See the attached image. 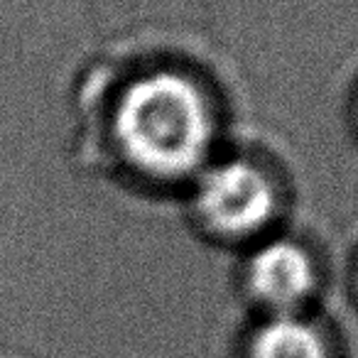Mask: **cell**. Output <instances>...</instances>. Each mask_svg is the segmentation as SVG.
I'll use <instances>...</instances> for the list:
<instances>
[{
  "label": "cell",
  "mask_w": 358,
  "mask_h": 358,
  "mask_svg": "<svg viewBox=\"0 0 358 358\" xmlns=\"http://www.w3.org/2000/svg\"><path fill=\"white\" fill-rule=\"evenodd\" d=\"M110 133L135 172L157 182H179L196 177L209 164L216 120L196 81L157 69L120 91Z\"/></svg>",
  "instance_id": "cell-1"
},
{
  "label": "cell",
  "mask_w": 358,
  "mask_h": 358,
  "mask_svg": "<svg viewBox=\"0 0 358 358\" xmlns=\"http://www.w3.org/2000/svg\"><path fill=\"white\" fill-rule=\"evenodd\" d=\"M194 211L219 238L245 241L263 234L278 214V192L260 164L243 157L209 162L194 182Z\"/></svg>",
  "instance_id": "cell-2"
},
{
  "label": "cell",
  "mask_w": 358,
  "mask_h": 358,
  "mask_svg": "<svg viewBox=\"0 0 358 358\" xmlns=\"http://www.w3.org/2000/svg\"><path fill=\"white\" fill-rule=\"evenodd\" d=\"M243 282L270 314H299L319 287L312 253L294 238H270L248 255Z\"/></svg>",
  "instance_id": "cell-3"
},
{
  "label": "cell",
  "mask_w": 358,
  "mask_h": 358,
  "mask_svg": "<svg viewBox=\"0 0 358 358\" xmlns=\"http://www.w3.org/2000/svg\"><path fill=\"white\" fill-rule=\"evenodd\" d=\"M245 358H331L324 331L299 314H270L248 341Z\"/></svg>",
  "instance_id": "cell-4"
}]
</instances>
